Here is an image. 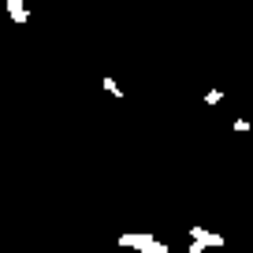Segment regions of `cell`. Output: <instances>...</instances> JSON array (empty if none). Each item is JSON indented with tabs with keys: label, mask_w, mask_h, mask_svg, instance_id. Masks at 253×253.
I'll return each mask as SVG.
<instances>
[{
	"label": "cell",
	"mask_w": 253,
	"mask_h": 253,
	"mask_svg": "<svg viewBox=\"0 0 253 253\" xmlns=\"http://www.w3.org/2000/svg\"><path fill=\"white\" fill-rule=\"evenodd\" d=\"M201 242H205V246H227V242H223V235H216V231H205Z\"/></svg>",
	"instance_id": "cell-3"
},
{
	"label": "cell",
	"mask_w": 253,
	"mask_h": 253,
	"mask_svg": "<svg viewBox=\"0 0 253 253\" xmlns=\"http://www.w3.org/2000/svg\"><path fill=\"white\" fill-rule=\"evenodd\" d=\"M116 246H126V250H138V253H168V242H157L153 235H119Z\"/></svg>",
	"instance_id": "cell-1"
},
{
	"label": "cell",
	"mask_w": 253,
	"mask_h": 253,
	"mask_svg": "<svg viewBox=\"0 0 253 253\" xmlns=\"http://www.w3.org/2000/svg\"><path fill=\"white\" fill-rule=\"evenodd\" d=\"M101 86H104V89H108V93H116V97H123V93H119V86H116V79H108V75H104V82H101Z\"/></svg>",
	"instance_id": "cell-4"
},
{
	"label": "cell",
	"mask_w": 253,
	"mask_h": 253,
	"mask_svg": "<svg viewBox=\"0 0 253 253\" xmlns=\"http://www.w3.org/2000/svg\"><path fill=\"white\" fill-rule=\"evenodd\" d=\"M8 15L15 26H26L30 23V8H23V0H8Z\"/></svg>",
	"instance_id": "cell-2"
},
{
	"label": "cell",
	"mask_w": 253,
	"mask_h": 253,
	"mask_svg": "<svg viewBox=\"0 0 253 253\" xmlns=\"http://www.w3.org/2000/svg\"><path fill=\"white\" fill-rule=\"evenodd\" d=\"M220 101H223L220 89H209V93H205V104H220Z\"/></svg>",
	"instance_id": "cell-5"
}]
</instances>
